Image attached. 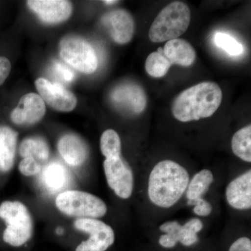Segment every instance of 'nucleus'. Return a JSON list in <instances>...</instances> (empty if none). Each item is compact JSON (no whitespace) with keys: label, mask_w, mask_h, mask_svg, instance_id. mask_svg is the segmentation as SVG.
I'll return each mask as SVG.
<instances>
[{"label":"nucleus","mask_w":251,"mask_h":251,"mask_svg":"<svg viewBox=\"0 0 251 251\" xmlns=\"http://www.w3.org/2000/svg\"><path fill=\"white\" fill-rule=\"evenodd\" d=\"M189 175L176 162L165 160L157 163L150 173L148 196L155 205L169 208L176 204L187 189Z\"/></svg>","instance_id":"f257e3e1"},{"label":"nucleus","mask_w":251,"mask_h":251,"mask_svg":"<svg viewBox=\"0 0 251 251\" xmlns=\"http://www.w3.org/2000/svg\"><path fill=\"white\" fill-rule=\"evenodd\" d=\"M223 94L219 85L203 82L183 91L175 99L172 112L181 122L196 121L212 116L222 101Z\"/></svg>","instance_id":"f03ea898"},{"label":"nucleus","mask_w":251,"mask_h":251,"mask_svg":"<svg viewBox=\"0 0 251 251\" xmlns=\"http://www.w3.org/2000/svg\"><path fill=\"white\" fill-rule=\"evenodd\" d=\"M191 18L187 5L182 1H173L163 8L155 18L149 31V38L153 43L178 39L187 30Z\"/></svg>","instance_id":"7ed1b4c3"},{"label":"nucleus","mask_w":251,"mask_h":251,"mask_svg":"<svg viewBox=\"0 0 251 251\" xmlns=\"http://www.w3.org/2000/svg\"><path fill=\"white\" fill-rule=\"evenodd\" d=\"M0 218L6 223L3 242L9 247H24L33 234V221L27 206L18 201H5L0 204Z\"/></svg>","instance_id":"20e7f679"},{"label":"nucleus","mask_w":251,"mask_h":251,"mask_svg":"<svg viewBox=\"0 0 251 251\" xmlns=\"http://www.w3.org/2000/svg\"><path fill=\"white\" fill-rule=\"evenodd\" d=\"M57 209L63 214L79 219H96L105 216L107 206L100 198L83 191H64L55 200Z\"/></svg>","instance_id":"39448f33"},{"label":"nucleus","mask_w":251,"mask_h":251,"mask_svg":"<svg viewBox=\"0 0 251 251\" xmlns=\"http://www.w3.org/2000/svg\"><path fill=\"white\" fill-rule=\"evenodd\" d=\"M59 54L64 62L84 74H92L98 68L99 59L93 47L78 36H68L62 39Z\"/></svg>","instance_id":"423d86ee"},{"label":"nucleus","mask_w":251,"mask_h":251,"mask_svg":"<svg viewBox=\"0 0 251 251\" xmlns=\"http://www.w3.org/2000/svg\"><path fill=\"white\" fill-rule=\"evenodd\" d=\"M75 229L90 235L75 247L74 251H106L115 243V232L108 225L96 219H77Z\"/></svg>","instance_id":"0eeeda50"},{"label":"nucleus","mask_w":251,"mask_h":251,"mask_svg":"<svg viewBox=\"0 0 251 251\" xmlns=\"http://www.w3.org/2000/svg\"><path fill=\"white\" fill-rule=\"evenodd\" d=\"M104 172L108 186L118 197L128 199L133 193V175L128 163L121 156L106 158Z\"/></svg>","instance_id":"6e6552de"},{"label":"nucleus","mask_w":251,"mask_h":251,"mask_svg":"<svg viewBox=\"0 0 251 251\" xmlns=\"http://www.w3.org/2000/svg\"><path fill=\"white\" fill-rule=\"evenodd\" d=\"M35 85L41 99L54 110L70 112L76 106V97L60 84L39 78L36 80Z\"/></svg>","instance_id":"1a4fd4ad"},{"label":"nucleus","mask_w":251,"mask_h":251,"mask_svg":"<svg viewBox=\"0 0 251 251\" xmlns=\"http://www.w3.org/2000/svg\"><path fill=\"white\" fill-rule=\"evenodd\" d=\"M101 21L117 44H127L133 38L135 23L128 11L124 9L114 10L104 15Z\"/></svg>","instance_id":"9d476101"},{"label":"nucleus","mask_w":251,"mask_h":251,"mask_svg":"<svg viewBox=\"0 0 251 251\" xmlns=\"http://www.w3.org/2000/svg\"><path fill=\"white\" fill-rule=\"evenodd\" d=\"M27 3L43 22L50 24L67 21L72 13V4L64 0H30Z\"/></svg>","instance_id":"9b49d317"},{"label":"nucleus","mask_w":251,"mask_h":251,"mask_svg":"<svg viewBox=\"0 0 251 251\" xmlns=\"http://www.w3.org/2000/svg\"><path fill=\"white\" fill-rule=\"evenodd\" d=\"M45 113V102L40 96L29 93L21 99L18 106L11 112V119L17 125H33L40 121Z\"/></svg>","instance_id":"f8f14e48"},{"label":"nucleus","mask_w":251,"mask_h":251,"mask_svg":"<svg viewBox=\"0 0 251 251\" xmlns=\"http://www.w3.org/2000/svg\"><path fill=\"white\" fill-rule=\"evenodd\" d=\"M111 99L118 106L134 113L143 111L147 105V97L140 86L133 82H125L114 89Z\"/></svg>","instance_id":"ddd939ff"},{"label":"nucleus","mask_w":251,"mask_h":251,"mask_svg":"<svg viewBox=\"0 0 251 251\" xmlns=\"http://www.w3.org/2000/svg\"><path fill=\"white\" fill-rule=\"evenodd\" d=\"M202 227L201 220L193 219L184 226H181L176 221L166 222L160 226L159 229L168 234L176 244L180 242L185 247H191L198 242V233Z\"/></svg>","instance_id":"4468645a"},{"label":"nucleus","mask_w":251,"mask_h":251,"mask_svg":"<svg viewBox=\"0 0 251 251\" xmlns=\"http://www.w3.org/2000/svg\"><path fill=\"white\" fill-rule=\"evenodd\" d=\"M226 199L234 209L244 210L251 207V172L247 171L231 181L226 188Z\"/></svg>","instance_id":"2eb2a0df"},{"label":"nucleus","mask_w":251,"mask_h":251,"mask_svg":"<svg viewBox=\"0 0 251 251\" xmlns=\"http://www.w3.org/2000/svg\"><path fill=\"white\" fill-rule=\"evenodd\" d=\"M59 153L69 166H80L88 156V150L83 140L77 135L67 134L59 139Z\"/></svg>","instance_id":"dca6fc26"},{"label":"nucleus","mask_w":251,"mask_h":251,"mask_svg":"<svg viewBox=\"0 0 251 251\" xmlns=\"http://www.w3.org/2000/svg\"><path fill=\"white\" fill-rule=\"evenodd\" d=\"M163 50L165 57L173 64L190 67L196 59V52L188 41L175 39L167 41Z\"/></svg>","instance_id":"f3484780"},{"label":"nucleus","mask_w":251,"mask_h":251,"mask_svg":"<svg viewBox=\"0 0 251 251\" xmlns=\"http://www.w3.org/2000/svg\"><path fill=\"white\" fill-rule=\"evenodd\" d=\"M17 133L6 126L0 127V170L9 171L14 164Z\"/></svg>","instance_id":"a211bd4d"},{"label":"nucleus","mask_w":251,"mask_h":251,"mask_svg":"<svg viewBox=\"0 0 251 251\" xmlns=\"http://www.w3.org/2000/svg\"><path fill=\"white\" fill-rule=\"evenodd\" d=\"M19 153L23 158L30 157L43 166L49 159L50 150L47 143L42 138H29L21 144Z\"/></svg>","instance_id":"6ab92c4d"},{"label":"nucleus","mask_w":251,"mask_h":251,"mask_svg":"<svg viewBox=\"0 0 251 251\" xmlns=\"http://www.w3.org/2000/svg\"><path fill=\"white\" fill-rule=\"evenodd\" d=\"M214 181V175L209 170H202L193 176L192 180L188 183L186 197L188 201H194L202 198L209 190Z\"/></svg>","instance_id":"aec40b11"},{"label":"nucleus","mask_w":251,"mask_h":251,"mask_svg":"<svg viewBox=\"0 0 251 251\" xmlns=\"http://www.w3.org/2000/svg\"><path fill=\"white\" fill-rule=\"evenodd\" d=\"M232 150L243 161L251 162V126H247L232 137Z\"/></svg>","instance_id":"412c9836"},{"label":"nucleus","mask_w":251,"mask_h":251,"mask_svg":"<svg viewBox=\"0 0 251 251\" xmlns=\"http://www.w3.org/2000/svg\"><path fill=\"white\" fill-rule=\"evenodd\" d=\"M43 179L48 188L57 191L62 189L67 182V173L65 168L60 163H50L44 168Z\"/></svg>","instance_id":"4be33fe9"},{"label":"nucleus","mask_w":251,"mask_h":251,"mask_svg":"<svg viewBox=\"0 0 251 251\" xmlns=\"http://www.w3.org/2000/svg\"><path fill=\"white\" fill-rule=\"evenodd\" d=\"M172 64L165 57L163 50L159 48L156 52H151L145 62V69L150 76L161 77L166 75Z\"/></svg>","instance_id":"5701e85b"},{"label":"nucleus","mask_w":251,"mask_h":251,"mask_svg":"<svg viewBox=\"0 0 251 251\" xmlns=\"http://www.w3.org/2000/svg\"><path fill=\"white\" fill-rule=\"evenodd\" d=\"M100 146L105 158L121 156V140L115 130L108 129L103 132L100 137Z\"/></svg>","instance_id":"b1692460"},{"label":"nucleus","mask_w":251,"mask_h":251,"mask_svg":"<svg viewBox=\"0 0 251 251\" xmlns=\"http://www.w3.org/2000/svg\"><path fill=\"white\" fill-rule=\"evenodd\" d=\"M215 45L231 56L240 55L244 52V46L232 36L224 32L216 33L214 37Z\"/></svg>","instance_id":"393cba45"},{"label":"nucleus","mask_w":251,"mask_h":251,"mask_svg":"<svg viewBox=\"0 0 251 251\" xmlns=\"http://www.w3.org/2000/svg\"><path fill=\"white\" fill-rule=\"evenodd\" d=\"M42 165L33 158H23L19 164V171L26 176H34L40 173Z\"/></svg>","instance_id":"a878e982"},{"label":"nucleus","mask_w":251,"mask_h":251,"mask_svg":"<svg viewBox=\"0 0 251 251\" xmlns=\"http://www.w3.org/2000/svg\"><path fill=\"white\" fill-rule=\"evenodd\" d=\"M53 72L59 79L65 82H72L75 80V73L71 68L58 62L53 64Z\"/></svg>","instance_id":"bb28decb"},{"label":"nucleus","mask_w":251,"mask_h":251,"mask_svg":"<svg viewBox=\"0 0 251 251\" xmlns=\"http://www.w3.org/2000/svg\"><path fill=\"white\" fill-rule=\"evenodd\" d=\"M189 205H194L193 212L200 216H207L211 214L212 207L210 203L204 201L202 198H198L194 201H188Z\"/></svg>","instance_id":"cd10ccee"},{"label":"nucleus","mask_w":251,"mask_h":251,"mask_svg":"<svg viewBox=\"0 0 251 251\" xmlns=\"http://www.w3.org/2000/svg\"><path fill=\"white\" fill-rule=\"evenodd\" d=\"M229 251H251V241L248 237L237 239L229 247Z\"/></svg>","instance_id":"c85d7f7f"},{"label":"nucleus","mask_w":251,"mask_h":251,"mask_svg":"<svg viewBox=\"0 0 251 251\" xmlns=\"http://www.w3.org/2000/svg\"><path fill=\"white\" fill-rule=\"evenodd\" d=\"M11 70V64L10 61L4 57H0V86L9 76Z\"/></svg>","instance_id":"c756f323"},{"label":"nucleus","mask_w":251,"mask_h":251,"mask_svg":"<svg viewBox=\"0 0 251 251\" xmlns=\"http://www.w3.org/2000/svg\"><path fill=\"white\" fill-rule=\"evenodd\" d=\"M117 2V1H114V0H107V1H103V3L106 4H112Z\"/></svg>","instance_id":"7c9ffc66"},{"label":"nucleus","mask_w":251,"mask_h":251,"mask_svg":"<svg viewBox=\"0 0 251 251\" xmlns=\"http://www.w3.org/2000/svg\"><path fill=\"white\" fill-rule=\"evenodd\" d=\"M57 233L58 234H62L63 233V229L58 228L57 229Z\"/></svg>","instance_id":"2f4dec72"}]
</instances>
